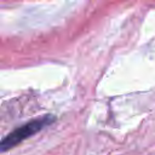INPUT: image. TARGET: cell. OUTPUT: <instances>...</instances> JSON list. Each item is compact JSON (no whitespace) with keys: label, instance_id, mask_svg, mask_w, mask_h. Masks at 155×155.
I'll list each match as a JSON object with an SVG mask.
<instances>
[{"label":"cell","instance_id":"6da1fadb","mask_svg":"<svg viewBox=\"0 0 155 155\" xmlns=\"http://www.w3.org/2000/svg\"><path fill=\"white\" fill-rule=\"evenodd\" d=\"M52 121H54V116H52V115H45V116H41L39 119L31 120V121L24 124L23 126L13 130L5 138L0 139V153L1 151H6V150L16 147L22 140L29 138L30 136H33L36 132H39L40 130H42L45 126L50 125Z\"/></svg>","mask_w":155,"mask_h":155}]
</instances>
